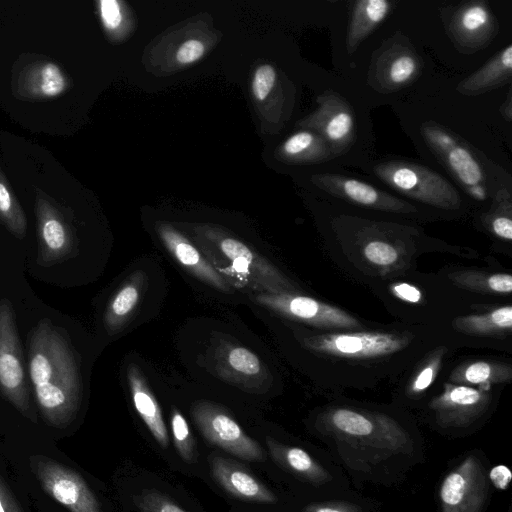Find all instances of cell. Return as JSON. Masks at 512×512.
<instances>
[{"instance_id":"603a6c76","label":"cell","mask_w":512,"mask_h":512,"mask_svg":"<svg viewBox=\"0 0 512 512\" xmlns=\"http://www.w3.org/2000/svg\"><path fill=\"white\" fill-rule=\"evenodd\" d=\"M285 154L306 161H328L334 159L325 140L316 132L304 130L290 136L283 145Z\"/></svg>"},{"instance_id":"60d3db41","label":"cell","mask_w":512,"mask_h":512,"mask_svg":"<svg viewBox=\"0 0 512 512\" xmlns=\"http://www.w3.org/2000/svg\"><path fill=\"white\" fill-rule=\"evenodd\" d=\"M307 512H358V509L348 503H321L312 505Z\"/></svg>"},{"instance_id":"44dd1931","label":"cell","mask_w":512,"mask_h":512,"mask_svg":"<svg viewBox=\"0 0 512 512\" xmlns=\"http://www.w3.org/2000/svg\"><path fill=\"white\" fill-rule=\"evenodd\" d=\"M451 28L458 40L471 43L488 37L493 28V17L485 4L471 2L458 10Z\"/></svg>"},{"instance_id":"9a60e30c","label":"cell","mask_w":512,"mask_h":512,"mask_svg":"<svg viewBox=\"0 0 512 512\" xmlns=\"http://www.w3.org/2000/svg\"><path fill=\"white\" fill-rule=\"evenodd\" d=\"M210 466L213 478L231 495L257 502L276 501L275 495L267 487L231 461L214 457Z\"/></svg>"},{"instance_id":"e0dca14e","label":"cell","mask_w":512,"mask_h":512,"mask_svg":"<svg viewBox=\"0 0 512 512\" xmlns=\"http://www.w3.org/2000/svg\"><path fill=\"white\" fill-rule=\"evenodd\" d=\"M76 253L72 236L65 225L54 215H43L39 227L37 262L42 267L71 258Z\"/></svg>"},{"instance_id":"ac0fdd59","label":"cell","mask_w":512,"mask_h":512,"mask_svg":"<svg viewBox=\"0 0 512 512\" xmlns=\"http://www.w3.org/2000/svg\"><path fill=\"white\" fill-rule=\"evenodd\" d=\"M512 76V45L495 54L482 68L458 84L465 95H476L509 82Z\"/></svg>"},{"instance_id":"b9f144b4","label":"cell","mask_w":512,"mask_h":512,"mask_svg":"<svg viewBox=\"0 0 512 512\" xmlns=\"http://www.w3.org/2000/svg\"><path fill=\"white\" fill-rule=\"evenodd\" d=\"M158 512H186L174 503L164 501L158 508Z\"/></svg>"},{"instance_id":"836d02e7","label":"cell","mask_w":512,"mask_h":512,"mask_svg":"<svg viewBox=\"0 0 512 512\" xmlns=\"http://www.w3.org/2000/svg\"><path fill=\"white\" fill-rule=\"evenodd\" d=\"M204 45L199 40L191 39L184 42L177 51V60L182 64L197 61L204 54Z\"/></svg>"},{"instance_id":"d6a6232c","label":"cell","mask_w":512,"mask_h":512,"mask_svg":"<svg viewBox=\"0 0 512 512\" xmlns=\"http://www.w3.org/2000/svg\"><path fill=\"white\" fill-rule=\"evenodd\" d=\"M441 355L434 357L428 365H426L420 373L414 379L411 389L414 393H419L426 390L431 383L433 382L439 365H440Z\"/></svg>"},{"instance_id":"ab89813d","label":"cell","mask_w":512,"mask_h":512,"mask_svg":"<svg viewBox=\"0 0 512 512\" xmlns=\"http://www.w3.org/2000/svg\"><path fill=\"white\" fill-rule=\"evenodd\" d=\"M392 291L398 298L410 303H417L422 297L419 289L407 283L393 285Z\"/></svg>"},{"instance_id":"8992f818","label":"cell","mask_w":512,"mask_h":512,"mask_svg":"<svg viewBox=\"0 0 512 512\" xmlns=\"http://www.w3.org/2000/svg\"><path fill=\"white\" fill-rule=\"evenodd\" d=\"M253 299L279 315L316 327L329 329L361 327V324L347 312L311 297L293 293H257Z\"/></svg>"},{"instance_id":"d590c367","label":"cell","mask_w":512,"mask_h":512,"mask_svg":"<svg viewBox=\"0 0 512 512\" xmlns=\"http://www.w3.org/2000/svg\"><path fill=\"white\" fill-rule=\"evenodd\" d=\"M0 512H24L9 487L0 477Z\"/></svg>"},{"instance_id":"3957f363","label":"cell","mask_w":512,"mask_h":512,"mask_svg":"<svg viewBox=\"0 0 512 512\" xmlns=\"http://www.w3.org/2000/svg\"><path fill=\"white\" fill-rule=\"evenodd\" d=\"M372 170L385 185L410 199L443 209L460 207L461 197L455 187L428 167L403 160H384Z\"/></svg>"},{"instance_id":"d4e9b609","label":"cell","mask_w":512,"mask_h":512,"mask_svg":"<svg viewBox=\"0 0 512 512\" xmlns=\"http://www.w3.org/2000/svg\"><path fill=\"white\" fill-rule=\"evenodd\" d=\"M221 356L224 369L237 378L250 380L259 377L263 372L260 359L245 347L228 345Z\"/></svg>"},{"instance_id":"ffe728a7","label":"cell","mask_w":512,"mask_h":512,"mask_svg":"<svg viewBox=\"0 0 512 512\" xmlns=\"http://www.w3.org/2000/svg\"><path fill=\"white\" fill-rule=\"evenodd\" d=\"M143 288V277L129 278L113 295L104 314V324L110 332L120 329L137 308Z\"/></svg>"},{"instance_id":"5b68a950","label":"cell","mask_w":512,"mask_h":512,"mask_svg":"<svg viewBox=\"0 0 512 512\" xmlns=\"http://www.w3.org/2000/svg\"><path fill=\"white\" fill-rule=\"evenodd\" d=\"M31 468L44 491L70 512H102L96 496L76 471L42 455L31 458Z\"/></svg>"},{"instance_id":"52a82bcc","label":"cell","mask_w":512,"mask_h":512,"mask_svg":"<svg viewBox=\"0 0 512 512\" xmlns=\"http://www.w3.org/2000/svg\"><path fill=\"white\" fill-rule=\"evenodd\" d=\"M422 131L428 145L455 180L474 197L484 199L485 173L473 153L440 126L426 124Z\"/></svg>"},{"instance_id":"4fadbf2b","label":"cell","mask_w":512,"mask_h":512,"mask_svg":"<svg viewBox=\"0 0 512 512\" xmlns=\"http://www.w3.org/2000/svg\"><path fill=\"white\" fill-rule=\"evenodd\" d=\"M489 395L466 385L446 384L443 392L431 402L440 423L463 426L472 422L488 406Z\"/></svg>"},{"instance_id":"2e32d148","label":"cell","mask_w":512,"mask_h":512,"mask_svg":"<svg viewBox=\"0 0 512 512\" xmlns=\"http://www.w3.org/2000/svg\"><path fill=\"white\" fill-rule=\"evenodd\" d=\"M128 386L134 407L153 437L162 447H167L169 437L158 402L143 375L135 365L127 371Z\"/></svg>"},{"instance_id":"30bf717a","label":"cell","mask_w":512,"mask_h":512,"mask_svg":"<svg viewBox=\"0 0 512 512\" xmlns=\"http://www.w3.org/2000/svg\"><path fill=\"white\" fill-rule=\"evenodd\" d=\"M486 492L484 468L477 457L468 456L441 484L442 512H480Z\"/></svg>"},{"instance_id":"1f68e13d","label":"cell","mask_w":512,"mask_h":512,"mask_svg":"<svg viewBox=\"0 0 512 512\" xmlns=\"http://www.w3.org/2000/svg\"><path fill=\"white\" fill-rule=\"evenodd\" d=\"M276 81V72L269 64L257 68L252 82V90L258 100H264Z\"/></svg>"},{"instance_id":"7c38bea8","label":"cell","mask_w":512,"mask_h":512,"mask_svg":"<svg viewBox=\"0 0 512 512\" xmlns=\"http://www.w3.org/2000/svg\"><path fill=\"white\" fill-rule=\"evenodd\" d=\"M313 182L324 193L365 208L409 213L415 207L377 187L353 177L337 173H321Z\"/></svg>"},{"instance_id":"4dcf8cb0","label":"cell","mask_w":512,"mask_h":512,"mask_svg":"<svg viewBox=\"0 0 512 512\" xmlns=\"http://www.w3.org/2000/svg\"><path fill=\"white\" fill-rule=\"evenodd\" d=\"M40 87L43 94L47 96L58 95L64 90V77L55 64L48 63L43 66Z\"/></svg>"},{"instance_id":"f546056e","label":"cell","mask_w":512,"mask_h":512,"mask_svg":"<svg viewBox=\"0 0 512 512\" xmlns=\"http://www.w3.org/2000/svg\"><path fill=\"white\" fill-rule=\"evenodd\" d=\"M364 255L368 261L378 266H389L398 259L397 250L384 241H370L364 247Z\"/></svg>"},{"instance_id":"277c9868","label":"cell","mask_w":512,"mask_h":512,"mask_svg":"<svg viewBox=\"0 0 512 512\" xmlns=\"http://www.w3.org/2000/svg\"><path fill=\"white\" fill-rule=\"evenodd\" d=\"M0 392L22 415L36 422L15 315L7 299L0 301Z\"/></svg>"},{"instance_id":"d6986e66","label":"cell","mask_w":512,"mask_h":512,"mask_svg":"<svg viewBox=\"0 0 512 512\" xmlns=\"http://www.w3.org/2000/svg\"><path fill=\"white\" fill-rule=\"evenodd\" d=\"M392 3L387 0H360L351 10L347 48L353 52L358 45L387 17Z\"/></svg>"},{"instance_id":"7402d4cb","label":"cell","mask_w":512,"mask_h":512,"mask_svg":"<svg viewBox=\"0 0 512 512\" xmlns=\"http://www.w3.org/2000/svg\"><path fill=\"white\" fill-rule=\"evenodd\" d=\"M420 68L416 54L408 49L389 51L381 58L378 74L381 81L391 88H400L413 80Z\"/></svg>"},{"instance_id":"7a4b0ae2","label":"cell","mask_w":512,"mask_h":512,"mask_svg":"<svg viewBox=\"0 0 512 512\" xmlns=\"http://www.w3.org/2000/svg\"><path fill=\"white\" fill-rule=\"evenodd\" d=\"M202 249L224 278L256 293H292L293 286L267 260L240 240L207 233ZM225 279V278H224Z\"/></svg>"},{"instance_id":"83f0119b","label":"cell","mask_w":512,"mask_h":512,"mask_svg":"<svg viewBox=\"0 0 512 512\" xmlns=\"http://www.w3.org/2000/svg\"><path fill=\"white\" fill-rule=\"evenodd\" d=\"M281 457L285 464L294 472L313 482H324L328 473L303 449L298 447H282Z\"/></svg>"},{"instance_id":"4316f807","label":"cell","mask_w":512,"mask_h":512,"mask_svg":"<svg viewBox=\"0 0 512 512\" xmlns=\"http://www.w3.org/2000/svg\"><path fill=\"white\" fill-rule=\"evenodd\" d=\"M330 423L338 432L356 438L368 437L375 430V422L370 417L347 408L332 411Z\"/></svg>"},{"instance_id":"cb8c5ba5","label":"cell","mask_w":512,"mask_h":512,"mask_svg":"<svg viewBox=\"0 0 512 512\" xmlns=\"http://www.w3.org/2000/svg\"><path fill=\"white\" fill-rule=\"evenodd\" d=\"M455 326L472 334H495L510 331L512 327V307L502 306L480 315L458 318Z\"/></svg>"},{"instance_id":"6da1fadb","label":"cell","mask_w":512,"mask_h":512,"mask_svg":"<svg viewBox=\"0 0 512 512\" xmlns=\"http://www.w3.org/2000/svg\"><path fill=\"white\" fill-rule=\"evenodd\" d=\"M28 374L45 422L56 428L68 426L80 406L81 377L68 339L49 319L30 333Z\"/></svg>"},{"instance_id":"8d00e7d4","label":"cell","mask_w":512,"mask_h":512,"mask_svg":"<svg viewBox=\"0 0 512 512\" xmlns=\"http://www.w3.org/2000/svg\"><path fill=\"white\" fill-rule=\"evenodd\" d=\"M493 232L500 238L512 239V220L509 215H497L491 222Z\"/></svg>"},{"instance_id":"e575fe53","label":"cell","mask_w":512,"mask_h":512,"mask_svg":"<svg viewBox=\"0 0 512 512\" xmlns=\"http://www.w3.org/2000/svg\"><path fill=\"white\" fill-rule=\"evenodd\" d=\"M102 20L108 29H115L121 22V11L117 1L102 0L100 2Z\"/></svg>"},{"instance_id":"f35d334b","label":"cell","mask_w":512,"mask_h":512,"mask_svg":"<svg viewBox=\"0 0 512 512\" xmlns=\"http://www.w3.org/2000/svg\"><path fill=\"white\" fill-rule=\"evenodd\" d=\"M487 286L496 293H510L512 290V277L510 274H493L487 279Z\"/></svg>"},{"instance_id":"f1b7e54d","label":"cell","mask_w":512,"mask_h":512,"mask_svg":"<svg viewBox=\"0 0 512 512\" xmlns=\"http://www.w3.org/2000/svg\"><path fill=\"white\" fill-rule=\"evenodd\" d=\"M173 439L178 453L185 461H193L194 442L185 417L177 409H173L170 417Z\"/></svg>"},{"instance_id":"8fae6325","label":"cell","mask_w":512,"mask_h":512,"mask_svg":"<svg viewBox=\"0 0 512 512\" xmlns=\"http://www.w3.org/2000/svg\"><path fill=\"white\" fill-rule=\"evenodd\" d=\"M308 126L325 140L334 158L344 154L355 141L352 107L333 92H326L320 97L319 107L310 116Z\"/></svg>"},{"instance_id":"74e56055","label":"cell","mask_w":512,"mask_h":512,"mask_svg":"<svg viewBox=\"0 0 512 512\" xmlns=\"http://www.w3.org/2000/svg\"><path fill=\"white\" fill-rule=\"evenodd\" d=\"M489 478L494 487L499 490H505L511 481L512 474L505 465H497L491 469Z\"/></svg>"},{"instance_id":"9c48e42d","label":"cell","mask_w":512,"mask_h":512,"mask_svg":"<svg viewBox=\"0 0 512 512\" xmlns=\"http://www.w3.org/2000/svg\"><path fill=\"white\" fill-rule=\"evenodd\" d=\"M310 349L345 358H374L395 353L406 340L398 335L383 332H349L313 336L305 339Z\"/></svg>"},{"instance_id":"ba28073f","label":"cell","mask_w":512,"mask_h":512,"mask_svg":"<svg viewBox=\"0 0 512 512\" xmlns=\"http://www.w3.org/2000/svg\"><path fill=\"white\" fill-rule=\"evenodd\" d=\"M192 415L203 436L211 443L244 460H264L261 446L220 408L201 403L193 408Z\"/></svg>"},{"instance_id":"5bb4252c","label":"cell","mask_w":512,"mask_h":512,"mask_svg":"<svg viewBox=\"0 0 512 512\" xmlns=\"http://www.w3.org/2000/svg\"><path fill=\"white\" fill-rule=\"evenodd\" d=\"M158 232L166 249L182 267L217 290L223 292L231 291L230 284L182 234L165 225L160 227Z\"/></svg>"},{"instance_id":"484cf974","label":"cell","mask_w":512,"mask_h":512,"mask_svg":"<svg viewBox=\"0 0 512 512\" xmlns=\"http://www.w3.org/2000/svg\"><path fill=\"white\" fill-rule=\"evenodd\" d=\"M451 378L459 383L490 384L510 379L511 369L506 365L477 361L460 366Z\"/></svg>"}]
</instances>
